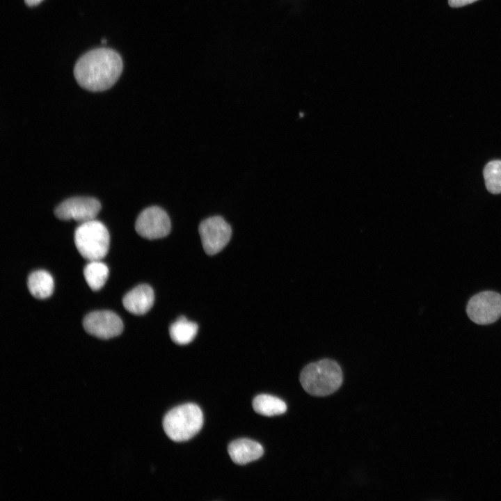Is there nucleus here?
Wrapping results in <instances>:
<instances>
[{
  "label": "nucleus",
  "mask_w": 501,
  "mask_h": 501,
  "mask_svg": "<svg viewBox=\"0 0 501 501\" xmlns=\"http://www.w3.org/2000/svg\"><path fill=\"white\" fill-rule=\"evenodd\" d=\"M122 70L120 56L109 48L88 51L77 61L74 68V77L80 86L93 92L111 88Z\"/></svg>",
  "instance_id": "f257e3e1"
},
{
  "label": "nucleus",
  "mask_w": 501,
  "mask_h": 501,
  "mask_svg": "<svg viewBox=\"0 0 501 501\" xmlns=\"http://www.w3.org/2000/svg\"><path fill=\"white\" fill-rule=\"evenodd\" d=\"M342 371L334 360L323 359L306 365L300 374L303 389L315 396H326L335 392L342 385Z\"/></svg>",
  "instance_id": "f03ea898"
},
{
  "label": "nucleus",
  "mask_w": 501,
  "mask_h": 501,
  "mask_svg": "<svg viewBox=\"0 0 501 501\" xmlns=\"http://www.w3.org/2000/svg\"><path fill=\"white\" fill-rule=\"evenodd\" d=\"M203 414L193 403H186L170 410L163 420V428L173 441L183 442L192 438L201 429Z\"/></svg>",
  "instance_id": "7ed1b4c3"
},
{
  "label": "nucleus",
  "mask_w": 501,
  "mask_h": 501,
  "mask_svg": "<svg viewBox=\"0 0 501 501\" xmlns=\"http://www.w3.org/2000/svg\"><path fill=\"white\" fill-rule=\"evenodd\" d=\"M109 233L100 221L91 220L82 223L74 232V244L81 254L89 261L104 258L109 248Z\"/></svg>",
  "instance_id": "20e7f679"
},
{
  "label": "nucleus",
  "mask_w": 501,
  "mask_h": 501,
  "mask_svg": "<svg viewBox=\"0 0 501 501\" xmlns=\"http://www.w3.org/2000/svg\"><path fill=\"white\" fill-rule=\"evenodd\" d=\"M198 231L205 252L210 255L222 250L232 235L230 225L219 216L203 220L199 225Z\"/></svg>",
  "instance_id": "39448f33"
},
{
  "label": "nucleus",
  "mask_w": 501,
  "mask_h": 501,
  "mask_svg": "<svg viewBox=\"0 0 501 501\" xmlns=\"http://www.w3.org/2000/svg\"><path fill=\"white\" fill-rule=\"evenodd\" d=\"M466 311L477 324L493 323L501 317V295L491 291L479 293L470 299Z\"/></svg>",
  "instance_id": "423d86ee"
},
{
  "label": "nucleus",
  "mask_w": 501,
  "mask_h": 501,
  "mask_svg": "<svg viewBox=\"0 0 501 501\" xmlns=\"http://www.w3.org/2000/svg\"><path fill=\"white\" fill-rule=\"evenodd\" d=\"M136 232L143 238L156 239L167 236L171 229L170 220L162 208L152 206L143 210L136 223Z\"/></svg>",
  "instance_id": "0eeeda50"
},
{
  "label": "nucleus",
  "mask_w": 501,
  "mask_h": 501,
  "mask_svg": "<svg viewBox=\"0 0 501 501\" xmlns=\"http://www.w3.org/2000/svg\"><path fill=\"white\" fill-rule=\"evenodd\" d=\"M100 209V202L94 198L73 197L59 204L54 214L61 220L74 219L82 223L94 220Z\"/></svg>",
  "instance_id": "6e6552de"
},
{
  "label": "nucleus",
  "mask_w": 501,
  "mask_h": 501,
  "mask_svg": "<svg viewBox=\"0 0 501 501\" xmlns=\"http://www.w3.org/2000/svg\"><path fill=\"white\" fill-rule=\"evenodd\" d=\"M85 331L100 339H109L119 335L123 331L121 319L109 310H99L88 314L83 320Z\"/></svg>",
  "instance_id": "1a4fd4ad"
},
{
  "label": "nucleus",
  "mask_w": 501,
  "mask_h": 501,
  "mask_svg": "<svg viewBox=\"0 0 501 501\" xmlns=\"http://www.w3.org/2000/svg\"><path fill=\"white\" fill-rule=\"evenodd\" d=\"M154 294L152 288L145 284L138 285L125 294L122 299L125 308L132 314L144 315L153 305Z\"/></svg>",
  "instance_id": "9d476101"
},
{
  "label": "nucleus",
  "mask_w": 501,
  "mask_h": 501,
  "mask_svg": "<svg viewBox=\"0 0 501 501\" xmlns=\"http://www.w3.org/2000/svg\"><path fill=\"white\" fill-rule=\"evenodd\" d=\"M232 461L238 465H244L260 459L264 453L261 444L248 438L231 442L228 447Z\"/></svg>",
  "instance_id": "9b49d317"
},
{
  "label": "nucleus",
  "mask_w": 501,
  "mask_h": 501,
  "mask_svg": "<svg viewBox=\"0 0 501 501\" xmlns=\"http://www.w3.org/2000/svg\"><path fill=\"white\" fill-rule=\"evenodd\" d=\"M27 286L33 296L38 299H44L51 295L54 284L49 273L44 270H38L29 275Z\"/></svg>",
  "instance_id": "f8f14e48"
},
{
  "label": "nucleus",
  "mask_w": 501,
  "mask_h": 501,
  "mask_svg": "<svg viewBox=\"0 0 501 501\" xmlns=\"http://www.w3.org/2000/svg\"><path fill=\"white\" fill-rule=\"evenodd\" d=\"M198 330V326L196 323L182 316L170 325L169 333L171 340L175 344L185 345L195 338Z\"/></svg>",
  "instance_id": "ddd939ff"
},
{
  "label": "nucleus",
  "mask_w": 501,
  "mask_h": 501,
  "mask_svg": "<svg viewBox=\"0 0 501 501\" xmlns=\"http://www.w3.org/2000/svg\"><path fill=\"white\" fill-rule=\"evenodd\" d=\"M254 411L264 416H274L284 413L287 411V405L281 399L267 394L256 396L253 400Z\"/></svg>",
  "instance_id": "4468645a"
},
{
  "label": "nucleus",
  "mask_w": 501,
  "mask_h": 501,
  "mask_svg": "<svg viewBox=\"0 0 501 501\" xmlns=\"http://www.w3.org/2000/svg\"><path fill=\"white\" fill-rule=\"evenodd\" d=\"M109 275L107 266L100 260L90 261L84 269L85 280L93 291L100 289L105 284Z\"/></svg>",
  "instance_id": "2eb2a0df"
},
{
  "label": "nucleus",
  "mask_w": 501,
  "mask_h": 501,
  "mask_svg": "<svg viewBox=\"0 0 501 501\" xmlns=\"http://www.w3.org/2000/svg\"><path fill=\"white\" fill-rule=\"evenodd\" d=\"M486 187L491 193H501V161L488 162L484 168Z\"/></svg>",
  "instance_id": "dca6fc26"
},
{
  "label": "nucleus",
  "mask_w": 501,
  "mask_h": 501,
  "mask_svg": "<svg viewBox=\"0 0 501 501\" xmlns=\"http://www.w3.org/2000/svg\"><path fill=\"white\" fill-rule=\"evenodd\" d=\"M477 0H448L449 5L453 8L461 7L472 3Z\"/></svg>",
  "instance_id": "f3484780"
},
{
  "label": "nucleus",
  "mask_w": 501,
  "mask_h": 501,
  "mask_svg": "<svg viewBox=\"0 0 501 501\" xmlns=\"http://www.w3.org/2000/svg\"><path fill=\"white\" fill-rule=\"evenodd\" d=\"M42 0H24L26 4L29 6H36L40 3Z\"/></svg>",
  "instance_id": "a211bd4d"
}]
</instances>
